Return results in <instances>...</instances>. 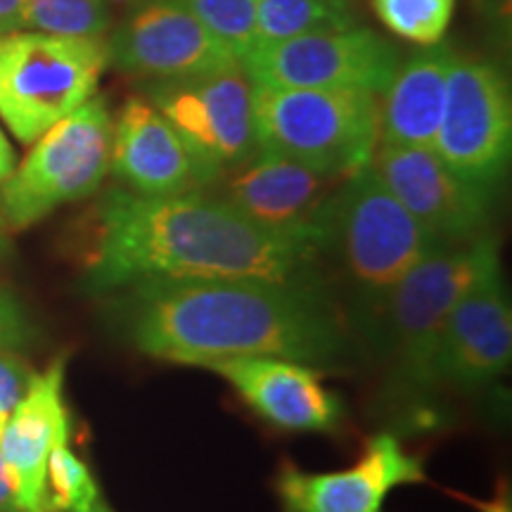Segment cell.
I'll use <instances>...</instances> for the list:
<instances>
[{"label":"cell","mask_w":512,"mask_h":512,"mask_svg":"<svg viewBox=\"0 0 512 512\" xmlns=\"http://www.w3.org/2000/svg\"><path fill=\"white\" fill-rule=\"evenodd\" d=\"M380 22L394 36L415 46L430 48L441 43L451 24L456 0H370Z\"/></svg>","instance_id":"cell-22"},{"label":"cell","mask_w":512,"mask_h":512,"mask_svg":"<svg viewBox=\"0 0 512 512\" xmlns=\"http://www.w3.org/2000/svg\"><path fill=\"white\" fill-rule=\"evenodd\" d=\"M22 12L24 0H0V36L22 29Z\"/></svg>","instance_id":"cell-27"},{"label":"cell","mask_w":512,"mask_h":512,"mask_svg":"<svg viewBox=\"0 0 512 512\" xmlns=\"http://www.w3.org/2000/svg\"><path fill=\"white\" fill-rule=\"evenodd\" d=\"M368 166L441 245H467L484 233L489 190L448 169L432 147L377 143Z\"/></svg>","instance_id":"cell-13"},{"label":"cell","mask_w":512,"mask_h":512,"mask_svg":"<svg viewBox=\"0 0 512 512\" xmlns=\"http://www.w3.org/2000/svg\"><path fill=\"white\" fill-rule=\"evenodd\" d=\"M425 467L394 434L368 439L354 467L339 472H304L292 463L275 477L285 512H384L396 486L425 482Z\"/></svg>","instance_id":"cell-15"},{"label":"cell","mask_w":512,"mask_h":512,"mask_svg":"<svg viewBox=\"0 0 512 512\" xmlns=\"http://www.w3.org/2000/svg\"><path fill=\"white\" fill-rule=\"evenodd\" d=\"M112 114L93 98L57 121L0 185V219L12 230L34 226L57 207L91 197L110 171Z\"/></svg>","instance_id":"cell-7"},{"label":"cell","mask_w":512,"mask_h":512,"mask_svg":"<svg viewBox=\"0 0 512 512\" xmlns=\"http://www.w3.org/2000/svg\"><path fill=\"white\" fill-rule=\"evenodd\" d=\"M223 48L242 60L256 43V0H181Z\"/></svg>","instance_id":"cell-24"},{"label":"cell","mask_w":512,"mask_h":512,"mask_svg":"<svg viewBox=\"0 0 512 512\" xmlns=\"http://www.w3.org/2000/svg\"><path fill=\"white\" fill-rule=\"evenodd\" d=\"M112 320L140 354L178 366L275 356L332 366L347 335L320 287L268 280H145L114 292Z\"/></svg>","instance_id":"cell-2"},{"label":"cell","mask_w":512,"mask_h":512,"mask_svg":"<svg viewBox=\"0 0 512 512\" xmlns=\"http://www.w3.org/2000/svg\"><path fill=\"white\" fill-rule=\"evenodd\" d=\"M486 233L467 245H441L415 264L384 297L382 320L387 384L406 401H425L441 387L439 351L453 304L470 283Z\"/></svg>","instance_id":"cell-4"},{"label":"cell","mask_w":512,"mask_h":512,"mask_svg":"<svg viewBox=\"0 0 512 512\" xmlns=\"http://www.w3.org/2000/svg\"><path fill=\"white\" fill-rule=\"evenodd\" d=\"M261 420L290 432H332L342 401L306 363L275 356H238L209 363Z\"/></svg>","instance_id":"cell-16"},{"label":"cell","mask_w":512,"mask_h":512,"mask_svg":"<svg viewBox=\"0 0 512 512\" xmlns=\"http://www.w3.org/2000/svg\"><path fill=\"white\" fill-rule=\"evenodd\" d=\"M15 171V150H12L10 140L0 131V185Z\"/></svg>","instance_id":"cell-29"},{"label":"cell","mask_w":512,"mask_h":512,"mask_svg":"<svg viewBox=\"0 0 512 512\" xmlns=\"http://www.w3.org/2000/svg\"><path fill=\"white\" fill-rule=\"evenodd\" d=\"M512 316L503 285L501 247L486 235L484 252L470 283L453 304L439 351V382L482 389L510 366Z\"/></svg>","instance_id":"cell-12"},{"label":"cell","mask_w":512,"mask_h":512,"mask_svg":"<svg viewBox=\"0 0 512 512\" xmlns=\"http://www.w3.org/2000/svg\"><path fill=\"white\" fill-rule=\"evenodd\" d=\"M110 171L138 195H181L200 190L181 138L147 98H131L112 126Z\"/></svg>","instance_id":"cell-18"},{"label":"cell","mask_w":512,"mask_h":512,"mask_svg":"<svg viewBox=\"0 0 512 512\" xmlns=\"http://www.w3.org/2000/svg\"><path fill=\"white\" fill-rule=\"evenodd\" d=\"M441 247L370 166L337 185L318 254L330 256L363 311L375 316L392 287Z\"/></svg>","instance_id":"cell-3"},{"label":"cell","mask_w":512,"mask_h":512,"mask_svg":"<svg viewBox=\"0 0 512 512\" xmlns=\"http://www.w3.org/2000/svg\"><path fill=\"white\" fill-rule=\"evenodd\" d=\"M354 19L347 5L335 0H256L259 43H278L311 31L344 29Z\"/></svg>","instance_id":"cell-20"},{"label":"cell","mask_w":512,"mask_h":512,"mask_svg":"<svg viewBox=\"0 0 512 512\" xmlns=\"http://www.w3.org/2000/svg\"><path fill=\"white\" fill-rule=\"evenodd\" d=\"M453 60L456 55L437 43L396 67L380 100V143L432 147Z\"/></svg>","instance_id":"cell-19"},{"label":"cell","mask_w":512,"mask_h":512,"mask_svg":"<svg viewBox=\"0 0 512 512\" xmlns=\"http://www.w3.org/2000/svg\"><path fill=\"white\" fill-rule=\"evenodd\" d=\"M8 415H10V413L0 411V437H3V430H5V422H8Z\"/></svg>","instance_id":"cell-33"},{"label":"cell","mask_w":512,"mask_h":512,"mask_svg":"<svg viewBox=\"0 0 512 512\" xmlns=\"http://www.w3.org/2000/svg\"><path fill=\"white\" fill-rule=\"evenodd\" d=\"M34 368L19 351L0 349V411L12 413L34 382Z\"/></svg>","instance_id":"cell-26"},{"label":"cell","mask_w":512,"mask_h":512,"mask_svg":"<svg viewBox=\"0 0 512 512\" xmlns=\"http://www.w3.org/2000/svg\"><path fill=\"white\" fill-rule=\"evenodd\" d=\"M347 176L311 169L278 152L256 150L219 181V197L256 226L292 238L318 252L328 207L337 185Z\"/></svg>","instance_id":"cell-11"},{"label":"cell","mask_w":512,"mask_h":512,"mask_svg":"<svg viewBox=\"0 0 512 512\" xmlns=\"http://www.w3.org/2000/svg\"><path fill=\"white\" fill-rule=\"evenodd\" d=\"M484 512H510V505L505 503V501H496V503L486 505Z\"/></svg>","instance_id":"cell-31"},{"label":"cell","mask_w":512,"mask_h":512,"mask_svg":"<svg viewBox=\"0 0 512 512\" xmlns=\"http://www.w3.org/2000/svg\"><path fill=\"white\" fill-rule=\"evenodd\" d=\"M74 512H112V510L107 508V505L102 503V498H100V501H95V503L91 505V508H86V510H74Z\"/></svg>","instance_id":"cell-32"},{"label":"cell","mask_w":512,"mask_h":512,"mask_svg":"<svg viewBox=\"0 0 512 512\" xmlns=\"http://www.w3.org/2000/svg\"><path fill=\"white\" fill-rule=\"evenodd\" d=\"M110 24L105 0H24L22 29L102 38Z\"/></svg>","instance_id":"cell-21"},{"label":"cell","mask_w":512,"mask_h":512,"mask_svg":"<svg viewBox=\"0 0 512 512\" xmlns=\"http://www.w3.org/2000/svg\"><path fill=\"white\" fill-rule=\"evenodd\" d=\"M64 358L34 377L27 394L12 408L0 437V458L15 484L19 512H43L48 456L69 441V413L64 403Z\"/></svg>","instance_id":"cell-17"},{"label":"cell","mask_w":512,"mask_h":512,"mask_svg":"<svg viewBox=\"0 0 512 512\" xmlns=\"http://www.w3.org/2000/svg\"><path fill=\"white\" fill-rule=\"evenodd\" d=\"M100 501V489L88 465L67 444L55 446L48 456L43 484V512H74Z\"/></svg>","instance_id":"cell-23"},{"label":"cell","mask_w":512,"mask_h":512,"mask_svg":"<svg viewBox=\"0 0 512 512\" xmlns=\"http://www.w3.org/2000/svg\"><path fill=\"white\" fill-rule=\"evenodd\" d=\"M107 60L152 83L185 79L238 60L181 0H152L107 43Z\"/></svg>","instance_id":"cell-14"},{"label":"cell","mask_w":512,"mask_h":512,"mask_svg":"<svg viewBox=\"0 0 512 512\" xmlns=\"http://www.w3.org/2000/svg\"><path fill=\"white\" fill-rule=\"evenodd\" d=\"M36 325L31 323L27 306L8 287H0V349L22 351L34 344Z\"/></svg>","instance_id":"cell-25"},{"label":"cell","mask_w":512,"mask_h":512,"mask_svg":"<svg viewBox=\"0 0 512 512\" xmlns=\"http://www.w3.org/2000/svg\"><path fill=\"white\" fill-rule=\"evenodd\" d=\"M0 512H19L15 484H12L8 465L0 458Z\"/></svg>","instance_id":"cell-28"},{"label":"cell","mask_w":512,"mask_h":512,"mask_svg":"<svg viewBox=\"0 0 512 512\" xmlns=\"http://www.w3.org/2000/svg\"><path fill=\"white\" fill-rule=\"evenodd\" d=\"M254 128L259 150L349 176L368 166L380 143V98L368 91L254 86Z\"/></svg>","instance_id":"cell-5"},{"label":"cell","mask_w":512,"mask_h":512,"mask_svg":"<svg viewBox=\"0 0 512 512\" xmlns=\"http://www.w3.org/2000/svg\"><path fill=\"white\" fill-rule=\"evenodd\" d=\"M107 62L102 38L29 29L0 36V119L19 143H36L93 98Z\"/></svg>","instance_id":"cell-6"},{"label":"cell","mask_w":512,"mask_h":512,"mask_svg":"<svg viewBox=\"0 0 512 512\" xmlns=\"http://www.w3.org/2000/svg\"><path fill=\"white\" fill-rule=\"evenodd\" d=\"M8 254H10V242L5 238V223L0 219V264L8 259Z\"/></svg>","instance_id":"cell-30"},{"label":"cell","mask_w":512,"mask_h":512,"mask_svg":"<svg viewBox=\"0 0 512 512\" xmlns=\"http://www.w3.org/2000/svg\"><path fill=\"white\" fill-rule=\"evenodd\" d=\"M147 93L188 150L200 188L219 181L259 150L254 86L240 60L185 79L152 83Z\"/></svg>","instance_id":"cell-8"},{"label":"cell","mask_w":512,"mask_h":512,"mask_svg":"<svg viewBox=\"0 0 512 512\" xmlns=\"http://www.w3.org/2000/svg\"><path fill=\"white\" fill-rule=\"evenodd\" d=\"M432 150L448 169L479 188L491 190L505 176L512 150V98L496 64L453 60Z\"/></svg>","instance_id":"cell-10"},{"label":"cell","mask_w":512,"mask_h":512,"mask_svg":"<svg viewBox=\"0 0 512 512\" xmlns=\"http://www.w3.org/2000/svg\"><path fill=\"white\" fill-rule=\"evenodd\" d=\"M240 64L254 86L380 95L399 67V57L384 38L351 24L278 43H256Z\"/></svg>","instance_id":"cell-9"},{"label":"cell","mask_w":512,"mask_h":512,"mask_svg":"<svg viewBox=\"0 0 512 512\" xmlns=\"http://www.w3.org/2000/svg\"><path fill=\"white\" fill-rule=\"evenodd\" d=\"M320 254L256 226L204 192L147 197L110 190L81 247L83 287L114 294L145 280H268L320 287Z\"/></svg>","instance_id":"cell-1"},{"label":"cell","mask_w":512,"mask_h":512,"mask_svg":"<svg viewBox=\"0 0 512 512\" xmlns=\"http://www.w3.org/2000/svg\"><path fill=\"white\" fill-rule=\"evenodd\" d=\"M335 3H339V5H347V8H349V0H335Z\"/></svg>","instance_id":"cell-34"}]
</instances>
